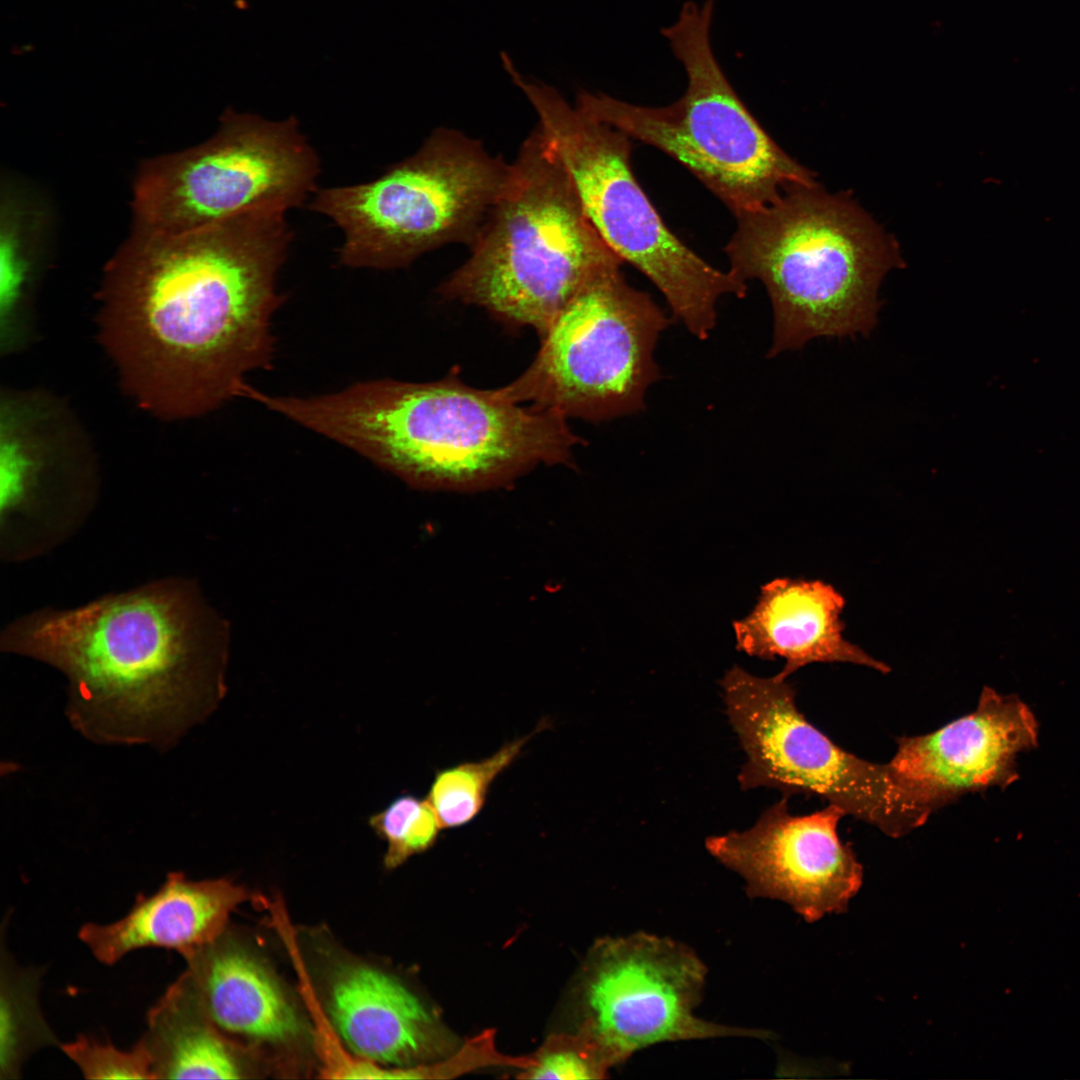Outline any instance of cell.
I'll return each instance as SVG.
<instances>
[{"instance_id": "obj_6", "label": "cell", "mask_w": 1080, "mask_h": 1080, "mask_svg": "<svg viewBox=\"0 0 1080 1080\" xmlns=\"http://www.w3.org/2000/svg\"><path fill=\"white\" fill-rule=\"evenodd\" d=\"M715 4L687 1L661 32L685 71L679 100L647 107L583 93L577 106L669 155L737 217L772 204L792 185L816 182L762 128L726 78L710 40Z\"/></svg>"}, {"instance_id": "obj_26", "label": "cell", "mask_w": 1080, "mask_h": 1080, "mask_svg": "<svg viewBox=\"0 0 1080 1080\" xmlns=\"http://www.w3.org/2000/svg\"><path fill=\"white\" fill-rule=\"evenodd\" d=\"M612 1067L599 1048L583 1033L568 1046L546 1048L529 1066L531 1079H597Z\"/></svg>"}, {"instance_id": "obj_16", "label": "cell", "mask_w": 1080, "mask_h": 1080, "mask_svg": "<svg viewBox=\"0 0 1080 1080\" xmlns=\"http://www.w3.org/2000/svg\"><path fill=\"white\" fill-rule=\"evenodd\" d=\"M322 1010L355 1056L389 1068H414L445 1051L439 1024L398 979L365 962L333 961Z\"/></svg>"}, {"instance_id": "obj_1", "label": "cell", "mask_w": 1080, "mask_h": 1080, "mask_svg": "<svg viewBox=\"0 0 1080 1080\" xmlns=\"http://www.w3.org/2000/svg\"><path fill=\"white\" fill-rule=\"evenodd\" d=\"M286 213L263 207L175 233L133 228L104 269L97 324L141 408L201 416L272 367V318L285 299L277 277L294 236Z\"/></svg>"}, {"instance_id": "obj_18", "label": "cell", "mask_w": 1080, "mask_h": 1080, "mask_svg": "<svg viewBox=\"0 0 1080 1080\" xmlns=\"http://www.w3.org/2000/svg\"><path fill=\"white\" fill-rule=\"evenodd\" d=\"M185 960L187 969L182 975L201 1009L234 1041L278 1048L307 1035V1026L279 977L231 934L225 931Z\"/></svg>"}, {"instance_id": "obj_13", "label": "cell", "mask_w": 1080, "mask_h": 1080, "mask_svg": "<svg viewBox=\"0 0 1080 1080\" xmlns=\"http://www.w3.org/2000/svg\"><path fill=\"white\" fill-rule=\"evenodd\" d=\"M707 969L687 945L644 932L607 939L584 985L582 1033L611 1066L651 1045L726 1036L767 1038L760 1029L697 1017Z\"/></svg>"}, {"instance_id": "obj_12", "label": "cell", "mask_w": 1080, "mask_h": 1080, "mask_svg": "<svg viewBox=\"0 0 1080 1080\" xmlns=\"http://www.w3.org/2000/svg\"><path fill=\"white\" fill-rule=\"evenodd\" d=\"M99 466L65 403L41 390H6L0 406V556L24 562L73 536L93 511Z\"/></svg>"}, {"instance_id": "obj_23", "label": "cell", "mask_w": 1080, "mask_h": 1080, "mask_svg": "<svg viewBox=\"0 0 1080 1080\" xmlns=\"http://www.w3.org/2000/svg\"><path fill=\"white\" fill-rule=\"evenodd\" d=\"M14 200L8 197L2 208L0 344L6 351L20 348L29 337L35 271L26 241L29 236Z\"/></svg>"}, {"instance_id": "obj_25", "label": "cell", "mask_w": 1080, "mask_h": 1080, "mask_svg": "<svg viewBox=\"0 0 1080 1080\" xmlns=\"http://www.w3.org/2000/svg\"><path fill=\"white\" fill-rule=\"evenodd\" d=\"M87 1079H156L149 1052L140 1039L130 1050L84 1035L60 1045Z\"/></svg>"}, {"instance_id": "obj_19", "label": "cell", "mask_w": 1080, "mask_h": 1080, "mask_svg": "<svg viewBox=\"0 0 1080 1080\" xmlns=\"http://www.w3.org/2000/svg\"><path fill=\"white\" fill-rule=\"evenodd\" d=\"M249 896L228 879L194 881L172 872L155 893L138 895L123 918L87 923L78 936L106 965L148 947L175 950L186 958L224 933L231 913Z\"/></svg>"}, {"instance_id": "obj_15", "label": "cell", "mask_w": 1080, "mask_h": 1080, "mask_svg": "<svg viewBox=\"0 0 1080 1080\" xmlns=\"http://www.w3.org/2000/svg\"><path fill=\"white\" fill-rule=\"evenodd\" d=\"M896 743L888 762L894 776L932 814L966 794L1016 781L1017 755L1037 746L1038 724L1017 696L984 687L971 713Z\"/></svg>"}, {"instance_id": "obj_8", "label": "cell", "mask_w": 1080, "mask_h": 1080, "mask_svg": "<svg viewBox=\"0 0 1080 1080\" xmlns=\"http://www.w3.org/2000/svg\"><path fill=\"white\" fill-rule=\"evenodd\" d=\"M530 101L602 239L659 289L693 336L708 338L718 300L727 294L744 297L746 281L707 263L667 227L633 173L628 135L572 108L551 90H538Z\"/></svg>"}, {"instance_id": "obj_3", "label": "cell", "mask_w": 1080, "mask_h": 1080, "mask_svg": "<svg viewBox=\"0 0 1080 1080\" xmlns=\"http://www.w3.org/2000/svg\"><path fill=\"white\" fill-rule=\"evenodd\" d=\"M258 400L423 489L501 486L538 464H570L583 444L561 413L521 406L455 375L366 381L305 397L261 393Z\"/></svg>"}, {"instance_id": "obj_17", "label": "cell", "mask_w": 1080, "mask_h": 1080, "mask_svg": "<svg viewBox=\"0 0 1080 1080\" xmlns=\"http://www.w3.org/2000/svg\"><path fill=\"white\" fill-rule=\"evenodd\" d=\"M845 599L821 580L776 578L761 586L751 613L733 621L736 648L765 660L785 659L781 679L812 663H851L887 674L890 667L848 641Z\"/></svg>"}, {"instance_id": "obj_22", "label": "cell", "mask_w": 1080, "mask_h": 1080, "mask_svg": "<svg viewBox=\"0 0 1080 1080\" xmlns=\"http://www.w3.org/2000/svg\"><path fill=\"white\" fill-rule=\"evenodd\" d=\"M546 728V720L529 735L505 743L491 756L438 770L427 799L442 828H458L481 812L494 780L522 753L526 743Z\"/></svg>"}, {"instance_id": "obj_4", "label": "cell", "mask_w": 1080, "mask_h": 1080, "mask_svg": "<svg viewBox=\"0 0 1080 1080\" xmlns=\"http://www.w3.org/2000/svg\"><path fill=\"white\" fill-rule=\"evenodd\" d=\"M724 250L730 270L759 280L773 310L770 358L815 338L869 336L884 276L903 267L896 241L847 192L788 187L736 217Z\"/></svg>"}, {"instance_id": "obj_5", "label": "cell", "mask_w": 1080, "mask_h": 1080, "mask_svg": "<svg viewBox=\"0 0 1080 1080\" xmlns=\"http://www.w3.org/2000/svg\"><path fill=\"white\" fill-rule=\"evenodd\" d=\"M469 248L439 293L541 337L591 278L623 263L587 218L539 126L521 144Z\"/></svg>"}, {"instance_id": "obj_10", "label": "cell", "mask_w": 1080, "mask_h": 1080, "mask_svg": "<svg viewBox=\"0 0 1080 1080\" xmlns=\"http://www.w3.org/2000/svg\"><path fill=\"white\" fill-rule=\"evenodd\" d=\"M320 159L295 116L274 121L226 110L216 133L145 161L134 183V228L186 231L250 210L301 207Z\"/></svg>"}, {"instance_id": "obj_2", "label": "cell", "mask_w": 1080, "mask_h": 1080, "mask_svg": "<svg viewBox=\"0 0 1080 1080\" xmlns=\"http://www.w3.org/2000/svg\"><path fill=\"white\" fill-rule=\"evenodd\" d=\"M228 646V623L183 577L37 609L0 635L2 651L59 671L74 727L113 744L167 746L205 717L224 692Z\"/></svg>"}, {"instance_id": "obj_24", "label": "cell", "mask_w": 1080, "mask_h": 1080, "mask_svg": "<svg viewBox=\"0 0 1080 1080\" xmlns=\"http://www.w3.org/2000/svg\"><path fill=\"white\" fill-rule=\"evenodd\" d=\"M374 832L387 843L383 864L394 869L436 843L442 826L428 799L404 794L369 818Z\"/></svg>"}, {"instance_id": "obj_9", "label": "cell", "mask_w": 1080, "mask_h": 1080, "mask_svg": "<svg viewBox=\"0 0 1080 1080\" xmlns=\"http://www.w3.org/2000/svg\"><path fill=\"white\" fill-rule=\"evenodd\" d=\"M620 266L599 272L561 310L529 367L498 388L505 398L595 422L644 409L660 377L654 350L670 320Z\"/></svg>"}, {"instance_id": "obj_7", "label": "cell", "mask_w": 1080, "mask_h": 1080, "mask_svg": "<svg viewBox=\"0 0 1080 1080\" xmlns=\"http://www.w3.org/2000/svg\"><path fill=\"white\" fill-rule=\"evenodd\" d=\"M509 170L481 141L437 128L414 154L377 178L317 190L309 208L341 230L342 266L402 268L446 244L469 247Z\"/></svg>"}, {"instance_id": "obj_14", "label": "cell", "mask_w": 1080, "mask_h": 1080, "mask_svg": "<svg viewBox=\"0 0 1080 1080\" xmlns=\"http://www.w3.org/2000/svg\"><path fill=\"white\" fill-rule=\"evenodd\" d=\"M844 816L832 804L792 815L785 797L750 829L709 837L706 848L745 880L751 897L783 901L813 922L845 911L862 884V866L838 836Z\"/></svg>"}, {"instance_id": "obj_11", "label": "cell", "mask_w": 1080, "mask_h": 1080, "mask_svg": "<svg viewBox=\"0 0 1080 1080\" xmlns=\"http://www.w3.org/2000/svg\"><path fill=\"white\" fill-rule=\"evenodd\" d=\"M720 683L748 757L738 777L743 790L766 786L785 797L817 796L890 837L904 836L930 817L888 763L862 759L812 725L786 679L756 677L734 665Z\"/></svg>"}, {"instance_id": "obj_21", "label": "cell", "mask_w": 1080, "mask_h": 1080, "mask_svg": "<svg viewBox=\"0 0 1080 1080\" xmlns=\"http://www.w3.org/2000/svg\"><path fill=\"white\" fill-rule=\"evenodd\" d=\"M40 973L16 967L9 955L1 958V1079L18 1077L21 1066L34 1051L58 1044L41 1013L37 1000Z\"/></svg>"}, {"instance_id": "obj_20", "label": "cell", "mask_w": 1080, "mask_h": 1080, "mask_svg": "<svg viewBox=\"0 0 1080 1080\" xmlns=\"http://www.w3.org/2000/svg\"><path fill=\"white\" fill-rule=\"evenodd\" d=\"M144 1042L156 1079L245 1077L239 1043L205 1015L181 974L147 1015Z\"/></svg>"}]
</instances>
